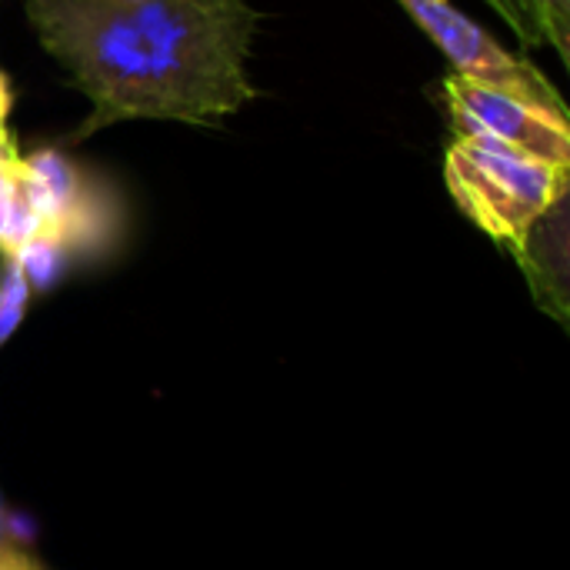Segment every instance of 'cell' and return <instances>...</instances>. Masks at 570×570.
<instances>
[{
  "mask_svg": "<svg viewBox=\"0 0 570 570\" xmlns=\"http://www.w3.org/2000/svg\"><path fill=\"white\" fill-rule=\"evenodd\" d=\"M518 261L524 264L531 284L544 301H564V281H568V194L544 210L524 240L514 247Z\"/></svg>",
  "mask_w": 570,
  "mask_h": 570,
  "instance_id": "6",
  "label": "cell"
},
{
  "mask_svg": "<svg viewBox=\"0 0 570 570\" xmlns=\"http://www.w3.org/2000/svg\"><path fill=\"white\" fill-rule=\"evenodd\" d=\"M441 90L458 137H484L544 164L570 167L568 110L534 104L521 94L481 83L454 70L444 77Z\"/></svg>",
  "mask_w": 570,
  "mask_h": 570,
  "instance_id": "3",
  "label": "cell"
},
{
  "mask_svg": "<svg viewBox=\"0 0 570 570\" xmlns=\"http://www.w3.org/2000/svg\"><path fill=\"white\" fill-rule=\"evenodd\" d=\"M411 20L444 50L454 73L474 77L481 83L521 94L534 104L568 110L558 87L524 57L504 50L481 23H474L464 10H458L451 0H397Z\"/></svg>",
  "mask_w": 570,
  "mask_h": 570,
  "instance_id": "4",
  "label": "cell"
},
{
  "mask_svg": "<svg viewBox=\"0 0 570 570\" xmlns=\"http://www.w3.org/2000/svg\"><path fill=\"white\" fill-rule=\"evenodd\" d=\"M444 180L461 214L514 250L531 224L568 194L570 167L544 164L484 137H458L444 157Z\"/></svg>",
  "mask_w": 570,
  "mask_h": 570,
  "instance_id": "2",
  "label": "cell"
},
{
  "mask_svg": "<svg viewBox=\"0 0 570 570\" xmlns=\"http://www.w3.org/2000/svg\"><path fill=\"white\" fill-rule=\"evenodd\" d=\"M40 47L90 100L77 140L124 120L220 124L257 97L247 0H23Z\"/></svg>",
  "mask_w": 570,
  "mask_h": 570,
  "instance_id": "1",
  "label": "cell"
},
{
  "mask_svg": "<svg viewBox=\"0 0 570 570\" xmlns=\"http://www.w3.org/2000/svg\"><path fill=\"white\" fill-rule=\"evenodd\" d=\"M518 40L534 47H551L564 63H570V0H484Z\"/></svg>",
  "mask_w": 570,
  "mask_h": 570,
  "instance_id": "7",
  "label": "cell"
},
{
  "mask_svg": "<svg viewBox=\"0 0 570 570\" xmlns=\"http://www.w3.org/2000/svg\"><path fill=\"white\" fill-rule=\"evenodd\" d=\"M114 3H130V0H114Z\"/></svg>",
  "mask_w": 570,
  "mask_h": 570,
  "instance_id": "12",
  "label": "cell"
},
{
  "mask_svg": "<svg viewBox=\"0 0 570 570\" xmlns=\"http://www.w3.org/2000/svg\"><path fill=\"white\" fill-rule=\"evenodd\" d=\"M20 157V150H17V140L10 137V140H0V170L10 164V160H17Z\"/></svg>",
  "mask_w": 570,
  "mask_h": 570,
  "instance_id": "11",
  "label": "cell"
},
{
  "mask_svg": "<svg viewBox=\"0 0 570 570\" xmlns=\"http://www.w3.org/2000/svg\"><path fill=\"white\" fill-rule=\"evenodd\" d=\"M0 528H3V518H0Z\"/></svg>",
  "mask_w": 570,
  "mask_h": 570,
  "instance_id": "13",
  "label": "cell"
},
{
  "mask_svg": "<svg viewBox=\"0 0 570 570\" xmlns=\"http://www.w3.org/2000/svg\"><path fill=\"white\" fill-rule=\"evenodd\" d=\"M0 570H37L23 554H17L13 548H7L3 541H0Z\"/></svg>",
  "mask_w": 570,
  "mask_h": 570,
  "instance_id": "10",
  "label": "cell"
},
{
  "mask_svg": "<svg viewBox=\"0 0 570 570\" xmlns=\"http://www.w3.org/2000/svg\"><path fill=\"white\" fill-rule=\"evenodd\" d=\"M10 110H13V90H10L7 73H3V67H0V140H10V137H13V134H10V127H7Z\"/></svg>",
  "mask_w": 570,
  "mask_h": 570,
  "instance_id": "9",
  "label": "cell"
},
{
  "mask_svg": "<svg viewBox=\"0 0 570 570\" xmlns=\"http://www.w3.org/2000/svg\"><path fill=\"white\" fill-rule=\"evenodd\" d=\"M20 180L43 220V237L57 240L67 254L73 247H87L100 234V200L67 154L50 147L20 154Z\"/></svg>",
  "mask_w": 570,
  "mask_h": 570,
  "instance_id": "5",
  "label": "cell"
},
{
  "mask_svg": "<svg viewBox=\"0 0 570 570\" xmlns=\"http://www.w3.org/2000/svg\"><path fill=\"white\" fill-rule=\"evenodd\" d=\"M30 297V281L17 257L0 254V344L13 334Z\"/></svg>",
  "mask_w": 570,
  "mask_h": 570,
  "instance_id": "8",
  "label": "cell"
}]
</instances>
